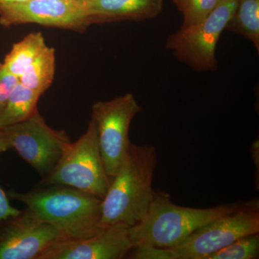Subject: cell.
Returning <instances> with one entry per match:
<instances>
[{
  "instance_id": "cell-7",
  "label": "cell",
  "mask_w": 259,
  "mask_h": 259,
  "mask_svg": "<svg viewBox=\"0 0 259 259\" xmlns=\"http://www.w3.org/2000/svg\"><path fill=\"white\" fill-rule=\"evenodd\" d=\"M238 0H221L202 21L180 30L167 39L166 49L197 72L218 69V42L236 9Z\"/></svg>"
},
{
  "instance_id": "cell-21",
  "label": "cell",
  "mask_w": 259,
  "mask_h": 259,
  "mask_svg": "<svg viewBox=\"0 0 259 259\" xmlns=\"http://www.w3.org/2000/svg\"><path fill=\"white\" fill-rule=\"evenodd\" d=\"M28 1V0H0V6H5L15 3H24V2Z\"/></svg>"
},
{
  "instance_id": "cell-12",
  "label": "cell",
  "mask_w": 259,
  "mask_h": 259,
  "mask_svg": "<svg viewBox=\"0 0 259 259\" xmlns=\"http://www.w3.org/2000/svg\"><path fill=\"white\" fill-rule=\"evenodd\" d=\"M81 4L92 25L155 18L163 10V0H88Z\"/></svg>"
},
{
  "instance_id": "cell-5",
  "label": "cell",
  "mask_w": 259,
  "mask_h": 259,
  "mask_svg": "<svg viewBox=\"0 0 259 259\" xmlns=\"http://www.w3.org/2000/svg\"><path fill=\"white\" fill-rule=\"evenodd\" d=\"M97 142L93 119L86 132L71 142L50 175L37 185H64L103 199L110 185Z\"/></svg>"
},
{
  "instance_id": "cell-16",
  "label": "cell",
  "mask_w": 259,
  "mask_h": 259,
  "mask_svg": "<svg viewBox=\"0 0 259 259\" xmlns=\"http://www.w3.org/2000/svg\"><path fill=\"white\" fill-rule=\"evenodd\" d=\"M40 96L41 95L23 86L19 81L8 99L0 119V127L13 125L28 118L37 110Z\"/></svg>"
},
{
  "instance_id": "cell-18",
  "label": "cell",
  "mask_w": 259,
  "mask_h": 259,
  "mask_svg": "<svg viewBox=\"0 0 259 259\" xmlns=\"http://www.w3.org/2000/svg\"><path fill=\"white\" fill-rule=\"evenodd\" d=\"M183 16L182 26H190L203 20L221 0H173Z\"/></svg>"
},
{
  "instance_id": "cell-11",
  "label": "cell",
  "mask_w": 259,
  "mask_h": 259,
  "mask_svg": "<svg viewBox=\"0 0 259 259\" xmlns=\"http://www.w3.org/2000/svg\"><path fill=\"white\" fill-rule=\"evenodd\" d=\"M129 226L103 227L96 234L77 240H61L51 245L39 259H120L134 248Z\"/></svg>"
},
{
  "instance_id": "cell-23",
  "label": "cell",
  "mask_w": 259,
  "mask_h": 259,
  "mask_svg": "<svg viewBox=\"0 0 259 259\" xmlns=\"http://www.w3.org/2000/svg\"><path fill=\"white\" fill-rule=\"evenodd\" d=\"M3 63L0 61V70H1L2 68H3Z\"/></svg>"
},
{
  "instance_id": "cell-14",
  "label": "cell",
  "mask_w": 259,
  "mask_h": 259,
  "mask_svg": "<svg viewBox=\"0 0 259 259\" xmlns=\"http://www.w3.org/2000/svg\"><path fill=\"white\" fill-rule=\"evenodd\" d=\"M226 30L249 40L259 53V0H238Z\"/></svg>"
},
{
  "instance_id": "cell-8",
  "label": "cell",
  "mask_w": 259,
  "mask_h": 259,
  "mask_svg": "<svg viewBox=\"0 0 259 259\" xmlns=\"http://www.w3.org/2000/svg\"><path fill=\"white\" fill-rule=\"evenodd\" d=\"M141 111V106L131 93L93 105L92 119L96 125L99 149L110 180L125 159L131 144L130 127Z\"/></svg>"
},
{
  "instance_id": "cell-10",
  "label": "cell",
  "mask_w": 259,
  "mask_h": 259,
  "mask_svg": "<svg viewBox=\"0 0 259 259\" xmlns=\"http://www.w3.org/2000/svg\"><path fill=\"white\" fill-rule=\"evenodd\" d=\"M28 23L74 31H83L91 25L82 4L75 0H28L0 6L3 26Z\"/></svg>"
},
{
  "instance_id": "cell-1",
  "label": "cell",
  "mask_w": 259,
  "mask_h": 259,
  "mask_svg": "<svg viewBox=\"0 0 259 259\" xmlns=\"http://www.w3.org/2000/svg\"><path fill=\"white\" fill-rule=\"evenodd\" d=\"M39 219L59 232L63 240H77L102 229V199L64 185H37L30 192H6Z\"/></svg>"
},
{
  "instance_id": "cell-13",
  "label": "cell",
  "mask_w": 259,
  "mask_h": 259,
  "mask_svg": "<svg viewBox=\"0 0 259 259\" xmlns=\"http://www.w3.org/2000/svg\"><path fill=\"white\" fill-rule=\"evenodd\" d=\"M47 47L44 35L40 32L28 34L23 40L13 45L3 63V68L17 77L42 54Z\"/></svg>"
},
{
  "instance_id": "cell-22",
  "label": "cell",
  "mask_w": 259,
  "mask_h": 259,
  "mask_svg": "<svg viewBox=\"0 0 259 259\" xmlns=\"http://www.w3.org/2000/svg\"><path fill=\"white\" fill-rule=\"evenodd\" d=\"M75 1L78 2L79 3H83L84 2L88 1V0H75Z\"/></svg>"
},
{
  "instance_id": "cell-4",
  "label": "cell",
  "mask_w": 259,
  "mask_h": 259,
  "mask_svg": "<svg viewBox=\"0 0 259 259\" xmlns=\"http://www.w3.org/2000/svg\"><path fill=\"white\" fill-rule=\"evenodd\" d=\"M259 233L258 199L238 208L193 232L183 241L168 248H135V259H207L238 238Z\"/></svg>"
},
{
  "instance_id": "cell-6",
  "label": "cell",
  "mask_w": 259,
  "mask_h": 259,
  "mask_svg": "<svg viewBox=\"0 0 259 259\" xmlns=\"http://www.w3.org/2000/svg\"><path fill=\"white\" fill-rule=\"evenodd\" d=\"M0 134L8 149H14L42 179L50 175L71 143L64 131L48 125L37 109L25 120L0 127Z\"/></svg>"
},
{
  "instance_id": "cell-20",
  "label": "cell",
  "mask_w": 259,
  "mask_h": 259,
  "mask_svg": "<svg viewBox=\"0 0 259 259\" xmlns=\"http://www.w3.org/2000/svg\"><path fill=\"white\" fill-rule=\"evenodd\" d=\"M8 145L5 143L2 135L0 134V155L8 151ZM20 209L15 208L10 204L8 194L0 187V221L12 216L16 215L20 212Z\"/></svg>"
},
{
  "instance_id": "cell-19",
  "label": "cell",
  "mask_w": 259,
  "mask_h": 259,
  "mask_svg": "<svg viewBox=\"0 0 259 259\" xmlns=\"http://www.w3.org/2000/svg\"><path fill=\"white\" fill-rule=\"evenodd\" d=\"M18 82V78L5 70L3 66L0 70V119L10 95Z\"/></svg>"
},
{
  "instance_id": "cell-9",
  "label": "cell",
  "mask_w": 259,
  "mask_h": 259,
  "mask_svg": "<svg viewBox=\"0 0 259 259\" xmlns=\"http://www.w3.org/2000/svg\"><path fill=\"white\" fill-rule=\"evenodd\" d=\"M61 240L55 228L25 208L0 221V259H39Z\"/></svg>"
},
{
  "instance_id": "cell-15",
  "label": "cell",
  "mask_w": 259,
  "mask_h": 259,
  "mask_svg": "<svg viewBox=\"0 0 259 259\" xmlns=\"http://www.w3.org/2000/svg\"><path fill=\"white\" fill-rule=\"evenodd\" d=\"M55 50L47 47L19 78V81L42 95L50 88L55 74Z\"/></svg>"
},
{
  "instance_id": "cell-3",
  "label": "cell",
  "mask_w": 259,
  "mask_h": 259,
  "mask_svg": "<svg viewBox=\"0 0 259 259\" xmlns=\"http://www.w3.org/2000/svg\"><path fill=\"white\" fill-rule=\"evenodd\" d=\"M241 204H221L209 208L182 207L174 203L166 192L154 190L145 217L129 228L134 248L175 246L193 232L235 210Z\"/></svg>"
},
{
  "instance_id": "cell-17",
  "label": "cell",
  "mask_w": 259,
  "mask_h": 259,
  "mask_svg": "<svg viewBox=\"0 0 259 259\" xmlns=\"http://www.w3.org/2000/svg\"><path fill=\"white\" fill-rule=\"evenodd\" d=\"M258 253L259 236L256 233L238 238L207 259H253L258 258Z\"/></svg>"
},
{
  "instance_id": "cell-2",
  "label": "cell",
  "mask_w": 259,
  "mask_h": 259,
  "mask_svg": "<svg viewBox=\"0 0 259 259\" xmlns=\"http://www.w3.org/2000/svg\"><path fill=\"white\" fill-rule=\"evenodd\" d=\"M156 164L154 146L131 143L102 199V228L115 224L131 227L145 217L154 192L153 180Z\"/></svg>"
}]
</instances>
